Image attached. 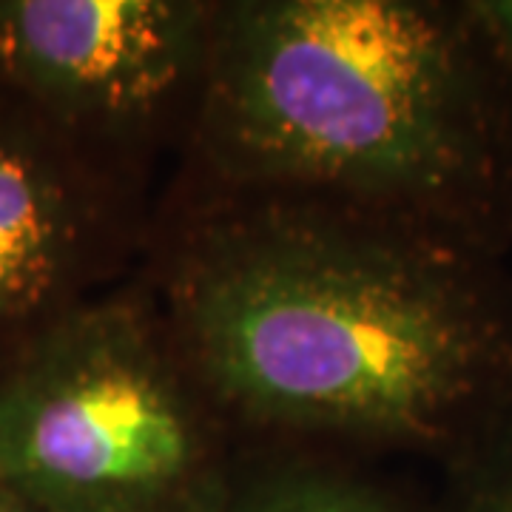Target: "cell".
<instances>
[{"label": "cell", "instance_id": "obj_7", "mask_svg": "<svg viewBox=\"0 0 512 512\" xmlns=\"http://www.w3.org/2000/svg\"><path fill=\"white\" fill-rule=\"evenodd\" d=\"M439 473L433 512H512V416Z\"/></svg>", "mask_w": 512, "mask_h": 512}, {"label": "cell", "instance_id": "obj_10", "mask_svg": "<svg viewBox=\"0 0 512 512\" xmlns=\"http://www.w3.org/2000/svg\"><path fill=\"white\" fill-rule=\"evenodd\" d=\"M510 256H512V228H510Z\"/></svg>", "mask_w": 512, "mask_h": 512}, {"label": "cell", "instance_id": "obj_1", "mask_svg": "<svg viewBox=\"0 0 512 512\" xmlns=\"http://www.w3.org/2000/svg\"><path fill=\"white\" fill-rule=\"evenodd\" d=\"M245 441L461 456L512 416V256L165 174L137 268Z\"/></svg>", "mask_w": 512, "mask_h": 512}, {"label": "cell", "instance_id": "obj_3", "mask_svg": "<svg viewBox=\"0 0 512 512\" xmlns=\"http://www.w3.org/2000/svg\"><path fill=\"white\" fill-rule=\"evenodd\" d=\"M242 444L137 274L0 373V490L35 512H197Z\"/></svg>", "mask_w": 512, "mask_h": 512}, {"label": "cell", "instance_id": "obj_6", "mask_svg": "<svg viewBox=\"0 0 512 512\" xmlns=\"http://www.w3.org/2000/svg\"><path fill=\"white\" fill-rule=\"evenodd\" d=\"M336 447L245 441L197 512H433V495Z\"/></svg>", "mask_w": 512, "mask_h": 512}, {"label": "cell", "instance_id": "obj_5", "mask_svg": "<svg viewBox=\"0 0 512 512\" xmlns=\"http://www.w3.org/2000/svg\"><path fill=\"white\" fill-rule=\"evenodd\" d=\"M157 191L0 94V373L137 274Z\"/></svg>", "mask_w": 512, "mask_h": 512}, {"label": "cell", "instance_id": "obj_4", "mask_svg": "<svg viewBox=\"0 0 512 512\" xmlns=\"http://www.w3.org/2000/svg\"><path fill=\"white\" fill-rule=\"evenodd\" d=\"M214 0H0V94L151 180L197 126Z\"/></svg>", "mask_w": 512, "mask_h": 512}, {"label": "cell", "instance_id": "obj_9", "mask_svg": "<svg viewBox=\"0 0 512 512\" xmlns=\"http://www.w3.org/2000/svg\"><path fill=\"white\" fill-rule=\"evenodd\" d=\"M0 512H35L32 507H26L20 498H15L12 493L0 490Z\"/></svg>", "mask_w": 512, "mask_h": 512}, {"label": "cell", "instance_id": "obj_8", "mask_svg": "<svg viewBox=\"0 0 512 512\" xmlns=\"http://www.w3.org/2000/svg\"><path fill=\"white\" fill-rule=\"evenodd\" d=\"M470 6L498 63L512 80V0H470Z\"/></svg>", "mask_w": 512, "mask_h": 512}, {"label": "cell", "instance_id": "obj_2", "mask_svg": "<svg viewBox=\"0 0 512 512\" xmlns=\"http://www.w3.org/2000/svg\"><path fill=\"white\" fill-rule=\"evenodd\" d=\"M185 183L510 254L512 80L470 0H214Z\"/></svg>", "mask_w": 512, "mask_h": 512}]
</instances>
